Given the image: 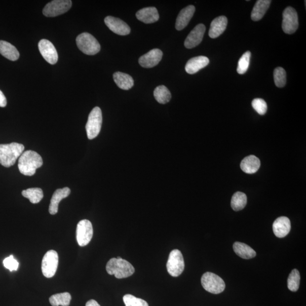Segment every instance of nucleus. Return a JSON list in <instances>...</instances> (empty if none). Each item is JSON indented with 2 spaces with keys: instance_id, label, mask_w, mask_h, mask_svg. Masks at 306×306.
I'll use <instances>...</instances> for the list:
<instances>
[{
  "instance_id": "nucleus-1",
  "label": "nucleus",
  "mask_w": 306,
  "mask_h": 306,
  "mask_svg": "<svg viewBox=\"0 0 306 306\" xmlns=\"http://www.w3.org/2000/svg\"><path fill=\"white\" fill-rule=\"evenodd\" d=\"M43 159L38 153L27 151L22 153L18 160V168L20 173L26 176H33L38 168L43 165Z\"/></svg>"
},
{
  "instance_id": "nucleus-2",
  "label": "nucleus",
  "mask_w": 306,
  "mask_h": 306,
  "mask_svg": "<svg viewBox=\"0 0 306 306\" xmlns=\"http://www.w3.org/2000/svg\"><path fill=\"white\" fill-rule=\"evenodd\" d=\"M24 150V145L17 143L0 144V164L5 167L13 166Z\"/></svg>"
},
{
  "instance_id": "nucleus-3",
  "label": "nucleus",
  "mask_w": 306,
  "mask_h": 306,
  "mask_svg": "<svg viewBox=\"0 0 306 306\" xmlns=\"http://www.w3.org/2000/svg\"><path fill=\"white\" fill-rule=\"evenodd\" d=\"M106 270L109 274L115 275L118 279L129 277L135 271L131 264L122 258L111 259L107 264Z\"/></svg>"
},
{
  "instance_id": "nucleus-4",
  "label": "nucleus",
  "mask_w": 306,
  "mask_h": 306,
  "mask_svg": "<svg viewBox=\"0 0 306 306\" xmlns=\"http://www.w3.org/2000/svg\"><path fill=\"white\" fill-rule=\"evenodd\" d=\"M76 43L79 50L87 55H94L101 50L99 42L89 33L79 34L76 38Z\"/></svg>"
},
{
  "instance_id": "nucleus-5",
  "label": "nucleus",
  "mask_w": 306,
  "mask_h": 306,
  "mask_svg": "<svg viewBox=\"0 0 306 306\" xmlns=\"http://www.w3.org/2000/svg\"><path fill=\"white\" fill-rule=\"evenodd\" d=\"M102 124V113L100 108L95 107L89 114L86 125L88 139H95L100 133Z\"/></svg>"
},
{
  "instance_id": "nucleus-6",
  "label": "nucleus",
  "mask_w": 306,
  "mask_h": 306,
  "mask_svg": "<svg viewBox=\"0 0 306 306\" xmlns=\"http://www.w3.org/2000/svg\"><path fill=\"white\" fill-rule=\"evenodd\" d=\"M201 284L207 292L214 294L223 292L225 283L219 275L211 272H206L202 275Z\"/></svg>"
},
{
  "instance_id": "nucleus-7",
  "label": "nucleus",
  "mask_w": 306,
  "mask_h": 306,
  "mask_svg": "<svg viewBox=\"0 0 306 306\" xmlns=\"http://www.w3.org/2000/svg\"><path fill=\"white\" fill-rule=\"evenodd\" d=\"M166 267L168 272L171 276H179L185 267L182 252L177 249L172 251L168 256Z\"/></svg>"
},
{
  "instance_id": "nucleus-8",
  "label": "nucleus",
  "mask_w": 306,
  "mask_h": 306,
  "mask_svg": "<svg viewBox=\"0 0 306 306\" xmlns=\"http://www.w3.org/2000/svg\"><path fill=\"white\" fill-rule=\"evenodd\" d=\"M59 263V256L55 250H49L45 254L41 263L42 273L45 277L51 278L56 274Z\"/></svg>"
},
{
  "instance_id": "nucleus-9",
  "label": "nucleus",
  "mask_w": 306,
  "mask_h": 306,
  "mask_svg": "<svg viewBox=\"0 0 306 306\" xmlns=\"http://www.w3.org/2000/svg\"><path fill=\"white\" fill-rule=\"evenodd\" d=\"M72 5L70 0H55L45 6L43 13L45 17H55L67 13Z\"/></svg>"
},
{
  "instance_id": "nucleus-10",
  "label": "nucleus",
  "mask_w": 306,
  "mask_h": 306,
  "mask_svg": "<svg viewBox=\"0 0 306 306\" xmlns=\"http://www.w3.org/2000/svg\"><path fill=\"white\" fill-rule=\"evenodd\" d=\"M93 236V225L87 220L79 221L76 230V238L79 246L84 247L90 242Z\"/></svg>"
},
{
  "instance_id": "nucleus-11",
  "label": "nucleus",
  "mask_w": 306,
  "mask_h": 306,
  "mask_svg": "<svg viewBox=\"0 0 306 306\" xmlns=\"http://www.w3.org/2000/svg\"><path fill=\"white\" fill-rule=\"evenodd\" d=\"M282 28L284 33L292 34L298 28L299 22L297 11L292 7L289 6L283 11Z\"/></svg>"
},
{
  "instance_id": "nucleus-12",
  "label": "nucleus",
  "mask_w": 306,
  "mask_h": 306,
  "mask_svg": "<svg viewBox=\"0 0 306 306\" xmlns=\"http://www.w3.org/2000/svg\"><path fill=\"white\" fill-rule=\"evenodd\" d=\"M39 51L43 58L50 64H55L58 61V54L55 46L50 41L42 39L38 44Z\"/></svg>"
},
{
  "instance_id": "nucleus-13",
  "label": "nucleus",
  "mask_w": 306,
  "mask_h": 306,
  "mask_svg": "<svg viewBox=\"0 0 306 306\" xmlns=\"http://www.w3.org/2000/svg\"><path fill=\"white\" fill-rule=\"evenodd\" d=\"M105 24L109 29L117 35L127 36L131 33V28L119 18L108 16L105 19Z\"/></svg>"
},
{
  "instance_id": "nucleus-14",
  "label": "nucleus",
  "mask_w": 306,
  "mask_h": 306,
  "mask_svg": "<svg viewBox=\"0 0 306 306\" xmlns=\"http://www.w3.org/2000/svg\"><path fill=\"white\" fill-rule=\"evenodd\" d=\"M206 28L203 24H198L191 31L185 41L187 48L191 49L196 47L203 39Z\"/></svg>"
},
{
  "instance_id": "nucleus-15",
  "label": "nucleus",
  "mask_w": 306,
  "mask_h": 306,
  "mask_svg": "<svg viewBox=\"0 0 306 306\" xmlns=\"http://www.w3.org/2000/svg\"><path fill=\"white\" fill-rule=\"evenodd\" d=\"M163 53L159 49H153L140 57L139 63L145 68H151L158 65L162 60Z\"/></svg>"
},
{
  "instance_id": "nucleus-16",
  "label": "nucleus",
  "mask_w": 306,
  "mask_h": 306,
  "mask_svg": "<svg viewBox=\"0 0 306 306\" xmlns=\"http://www.w3.org/2000/svg\"><path fill=\"white\" fill-rule=\"evenodd\" d=\"M291 230L290 221L288 217H280L275 220L273 224L274 234L278 238H284Z\"/></svg>"
},
{
  "instance_id": "nucleus-17",
  "label": "nucleus",
  "mask_w": 306,
  "mask_h": 306,
  "mask_svg": "<svg viewBox=\"0 0 306 306\" xmlns=\"http://www.w3.org/2000/svg\"><path fill=\"white\" fill-rule=\"evenodd\" d=\"M195 12V7L189 5L183 9L178 15L176 21L175 28L178 31L185 29L189 25Z\"/></svg>"
},
{
  "instance_id": "nucleus-18",
  "label": "nucleus",
  "mask_w": 306,
  "mask_h": 306,
  "mask_svg": "<svg viewBox=\"0 0 306 306\" xmlns=\"http://www.w3.org/2000/svg\"><path fill=\"white\" fill-rule=\"evenodd\" d=\"M209 63V60L207 57H195L188 61L186 65L185 70L189 74L193 75L207 66Z\"/></svg>"
},
{
  "instance_id": "nucleus-19",
  "label": "nucleus",
  "mask_w": 306,
  "mask_h": 306,
  "mask_svg": "<svg viewBox=\"0 0 306 306\" xmlns=\"http://www.w3.org/2000/svg\"><path fill=\"white\" fill-rule=\"evenodd\" d=\"M136 17L145 24H153L158 21L159 18L157 9L155 7H145L137 11Z\"/></svg>"
},
{
  "instance_id": "nucleus-20",
  "label": "nucleus",
  "mask_w": 306,
  "mask_h": 306,
  "mask_svg": "<svg viewBox=\"0 0 306 306\" xmlns=\"http://www.w3.org/2000/svg\"><path fill=\"white\" fill-rule=\"evenodd\" d=\"M71 193V190L68 187L57 190L52 197L49 206V212L55 215L58 212L59 204L63 199L67 197Z\"/></svg>"
},
{
  "instance_id": "nucleus-21",
  "label": "nucleus",
  "mask_w": 306,
  "mask_h": 306,
  "mask_svg": "<svg viewBox=\"0 0 306 306\" xmlns=\"http://www.w3.org/2000/svg\"><path fill=\"white\" fill-rule=\"evenodd\" d=\"M228 25V18L224 15L217 17L212 22L209 36L212 39L219 37L223 34Z\"/></svg>"
},
{
  "instance_id": "nucleus-22",
  "label": "nucleus",
  "mask_w": 306,
  "mask_h": 306,
  "mask_svg": "<svg viewBox=\"0 0 306 306\" xmlns=\"http://www.w3.org/2000/svg\"><path fill=\"white\" fill-rule=\"evenodd\" d=\"M260 159L254 155L246 156L240 163V168L245 173L252 174L256 173L260 167Z\"/></svg>"
},
{
  "instance_id": "nucleus-23",
  "label": "nucleus",
  "mask_w": 306,
  "mask_h": 306,
  "mask_svg": "<svg viewBox=\"0 0 306 306\" xmlns=\"http://www.w3.org/2000/svg\"><path fill=\"white\" fill-rule=\"evenodd\" d=\"M271 1L270 0H259L256 1L251 12V19L254 21H258L269 9Z\"/></svg>"
},
{
  "instance_id": "nucleus-24",
  "label": "nucleus",
  "mask_w": 306,
  "mask_h": 306,
  "mask_svg": "<svg viewBox=\"0 0 306 306\" xmlns=\"http://www.w3.org/2000/svg\"><path fill=\"white\" fill-rule=\"evenodd\" d=\"M115 82L117 86L122 90H128L134 85V80L131 76L118 72L113 75Z\"/></svg>"
},
{
  "instance_id": "nucleus-25",
  "label": "nucleus",
  "mask_w": 306,
  "mask_h": 306,
  "mask_svg": "<svg viewBox=\"0 0 306 306\" xmlns=\"http://www.w3.org/2000/svg\"><path fill=\"white\" fill-rule=\"evenodd\" d=\"M0 53L11 61H16L20 57L17 49L13 45L3 40H0Z\"/></svg>"
},
{
  "instance_id": "nucleus-26",
  "label": "nucleus",
  "mask_w": 306,
  "mask_h": 306,
  "mask_svg": "<svg viewBox=\"0 0 306 306\" xmlns=\"http://www.w3.org/2000/svg\"><path fill=\"white\" fill-rule=\"evenodd\" d=\"M233 249L237 255L244 259L254 258L256 255V252L245 243L235 242L233 245Z\"/></svg>"
},
{
  "instance_id": "nucleus-27",
  "label": "nucleus",
  "mask_w": 306,
  "mask_h": 306,
  "mask_svg": "<svg viewBox=\"0 0 306 306\" xmlns=\"http://www.w3.org/2000/svg\"><path fill=\"white\" fill-rule=\"evenodd\" d=\"M22 196L28 198L32 204H37L43 198V191L39 188L29 189L22 192Z\"/></svg>"
},
{
  "instance_id": "nucleus-28",
  "label": "nucleus",
  "mask_w": 306,
  "mask_h": 306,
  "mask_svg": "<svg viewBox=\"0 0 306 306\" xmlns=\"http://www.w3.org/2000/svg\"><path fill=\"white\" fill-rule=\"evenodd\" d=\"M71 300V294L66 292L54 294L49 298V301L52 306H69Z\"/></svg>"
},
{
  "instance_id": "nucleus-29",
  "label": "nucleus",
  "mask_w": 306,
  "mask_h": 306,
  "mask_svg": "<svg viewBox=\"0 0 306 306\" xmlns=\"http://www.w3.org/2000/svg\"><path fill=\"white\" fill-rule=\"evenodd\" d=\"M154 96L156 101L160 104H166L171 100V94L165 86L160 85L155 88Z\"/></svg>"
},
{
  "instance_id": "nucleus-30",
  "label": "nucleus",
  "mask_w": 306,
  "mask_h": 306,
  "mask_svg": "<svg viewBox=\"0 0 306 306\" xmlns=\"http://www.w3.org/2000/svg\"><path fill=\"white\" fill-rule=\"evenodd\" d=\"M247 202L246 194L240 192H237L233 195L231 206L233 210L235 211H239L242 210L246 206Z\"/></svg>"
},
{
  "instance_id": "nucleus-31",
  "label": "nucleus",
  "mask_w": 306,
  "mask_h": 306,
  "mask_svg": "<svg viewBox=\"0 0 306 306\" xmlns=\"http://www.w3.org/2000/svg\"><path fill=\"white\" fill-rule=\"evenodd\" d=\"M300 279L299 271L296 269H293L289 274L288 279V287L290 291L294 292H297L300 288Z\"/></svg>"
},
{
  "instance_id": "nucleus-32",
  "label": "nucleus",
  "mask_w": 306,
  "mask_h": 306,
  "mask_svg": "<svg viewBox=\"0 0 306 306\" xmlns=\"http://www.w3.org/2000/svg\"><path fill=\"white\" fill-rule=\"evenodd\" d=\"M273 75L275 86L278 87H284L286 83V74L284 69L281 67L275 68Z\"/></svg>"
},
{
  "instance_id": "nucleus-33",
  "label": "nucleus",
  "mask_w": 306,
  "mask_h": 306,
  "mask_svg": "<svg viewBox=\"0 0 306 306\" xmlns=\"http://www.w3.org/2000/svg\"><path fill=\"white\" fill-rule=\"evenodd\" d=\"M251 58V52L247 51L240 57L238 61L237 72L240 75H243L246 73L249 67Z\"/></svg>"
},
{
  "instance_id": "nucleus-34",
  "label": "nucleus",
  "mask_w": 306,
  "mask_h": 306,
  "mask_svg": "<svg viewBox=\"0 0 306 306\" xmlns=\"http://www.w3.org/2000/svg\"><path fill=\"white\" fill-rule=\"evenodd\" d=\"M123 301L125 306H149L147 302L131 294H126L123 297Z\"/></svg>"
},
{
  "instance_id": "nucleus-35",
  "label": "nucleus",
  "mask_w": 306,
  "mask_h": 306,
  "mask_svg": "<svg viewBox=\"0 0 306 306\" xmlns=\"http://www.w3.org/2000/svg\"><path fill=\"white\" fill-rule=\"evenodd\" d=\"M252 106L254 109L260 115H264L267 112V103L264 99L256 98L252 102Z\"/></svg>"
},
{
  "instance_id": "nucleus-36",
  "label": "nucleus",
  "mask_w": 306,
  "mask_h": 306,
  "mask_svg": "<svg viewBox=\"0 0 306 306\" xmlns=\"http://www.w3.org/2000/svg\"><path fill=\"white\" fill-rule=\"evenodd\" d=\"M3 264L6 268L10 271L17 270L18 268L19 263L17 260L14 258L13 255H10L9 257L3 260Z\"/></svg>"
},
{
  "instance_id": "nucleus-37",
  "label": "nucleus",
  "mask_w": 306,
  "mask_h": 306,
  "mask_svg": "<svg viewBox=\"0 0 306 306\" xmlns=\"http://www.w3.org/2000/svg\"><path fill=\"white\" fill-rule=\"evenodd\" d=\"M7 105V100L6 98L2 93V92L0 90V107H5Z\"/></svg>"
},
{
  "instance_id": "nucleus-38",
  "label": "nucleus",
  "mask_w": 306,
  "mask_h": 306,
  "mask_svg": "<svg viewBox=\"0 0 306 306\" xmlns=\"http://www.w3.org/2000/svg\"><path fill=\"white\" fill-rule=\"evenodd\" d=\"M86 306H101L99 305L96 301L91 300L88 301L86 304Z\"/></svg>"
}]
</instances>
